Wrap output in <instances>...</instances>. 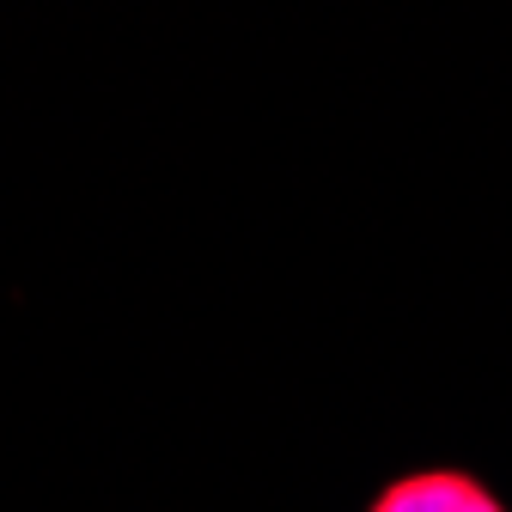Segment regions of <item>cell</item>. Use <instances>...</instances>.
<instances>
[{"instance_id":"6da1fadb","label":"cell","mask_w":512,"mask_h":512,"mask_svg":"<svg viewBox=\"0 0 512 512\" xmlns=\"http://www.w3.org/2000/svg\"><path fill=\"white\" fill-rule=\"evenodd\" d=\"M372 512H506L476 476L458 470H427V476H403L378 494Z\"/></svg>"}]
</instances>
